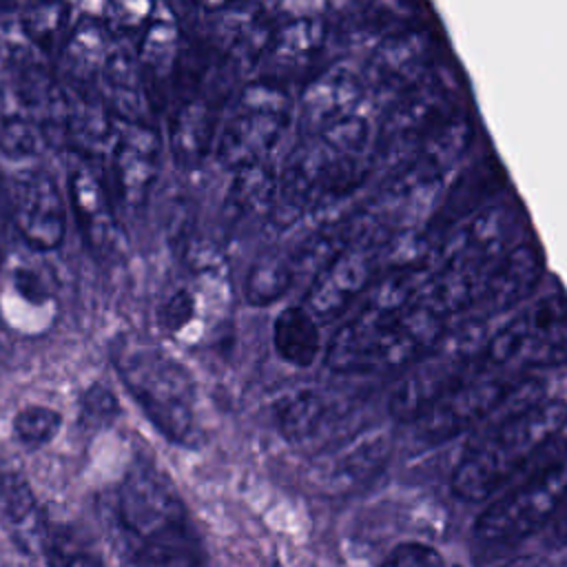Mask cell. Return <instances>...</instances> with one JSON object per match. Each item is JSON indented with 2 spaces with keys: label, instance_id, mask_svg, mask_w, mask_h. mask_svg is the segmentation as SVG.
I'll list each match as a JSON object with an SVG mask.
<instances>
[{
  "label": "cell",
  "instance_id": "28",
  "mask_svg": "<svg viewBox=\"0 0 567 567\" xmlns=\"http://www.w3.org/2000/svg\"><path fill=\"white\" fill-rule=\"evenodd\" d=\"M501 184H503V175L492 159H483V162L474 164L472 168H467L465 173H461L456 177V182H454L450 195L445 197V202L441 204L439 215H436L434 224L430 226V230L439 228L436 235L441 239L456 224L465 221L467 217H472L474 213L485 208L489 193L498 190Z\"/></svg>",
  "mask_w": 567,
  "mask_h": 567
},
{
  "label": "cell",
  "instance_id": "5",
  "mask_svg": "<svg viewBox=\"0 0 567 567\" xmlns=\"http://www.w3.org/2000/svg\"><path fill=\"white\" fill-rule=\"evenodd\" d=\"M567 503V439L556 436L554 447L503 489L476 518L474 534L485 543H514L549 525Z\"/></svg>",
  "mask_w": 567,
  "mask_h": 567
},
{
  "label": "cell",
  "instance_id": "7",
  "mask_svg": "<svg viewBox=\"0 0 567 567\" xmlns=\"http://www.w3.org/2000/svg\"><path fill=\"white\" fill-rule=\"evenodd\" d=\"M292 117L295 100L284 84L270 78L248 82L217 131L215 155L219 164L239 171L270 159Z\"/></svg>",
  "mask_w": 567,
  "mask_h": 567
},
{
  "label": "cell",
  "instance_id": "23",
  "mask_svg": "<svg viewBox=\"0 0 567 567\" xmlns=\"http://www.w3.org/2000/svg\"><path fill=\"white\" fill-rule=\"evenodd\" d=\"M42 146L44 137L24 100L7 51H0V155L7 159H29Z\"/></svg>",
  "mask_w": 567,
  "mask_h": 567
},
{
  "label": "cell",
  "instance_id": "1",
  "mask_svg": "<svg viewBox=\"0 0 567 567\" xmlns=\"http://www.w3.org/2000/svg\"><path fill=\"white\" fill-rule=\"evenodd\" d=\"M372 146L374 128L363 113L299 137L277 173L272 217L288 226L357 190L372 168Z\"/></svg>",
  "mask_w": 567,
  "mask_h": 567
},
{
  "label": "cell",
  "instance_id": "21",
  "mask_svg": "<svg viewBox=\"0 0 567 567\" xmlns=\"http://www.w3.org/2000/svg\"><path fill=\"white\" fill-rule=\"evenodd\" d=\"M69 195L75 221L89 248L97 255H111L120 241L117 221L95 168L80 155L69 171Z\"/></svg>",
  "mask_w": 567,
  "mask_h": 567
},
{
  "label": "cell",
  "instance_id": "2",
  "mask_svg": "<svg viewBox=\"0 0 567 567\" xmlns=\"http://www.w3.org/2000/svg\"><path fill=\"white\" fill-rule=\"evenodd\" d=\"M565 421L567 403L543 396L487 423L454 467V496L481 503L503 492L554 447Z\"/></svg>",
  "mask_w": 567,
  "mask_h": 567
},
{
  "label": "cell",
  "instance_id": "22",
  "mask_svg": "<svg viewBox=\"0 0 567 567\" xmlns=\"http://www.w3.org/2000/svg\"><path fill=\"white\" fill-rule=\"evenodd\" d=\"M4 321L24 334H40L55 321V297L49 284L29 266H13L0 290Z\"/></svg>",
  "mask_w": 567,
  "mask_h": 567
},
{
  "label": "cell",
  "instance_id": "39",
  "mask_svg": "<svg viewBox=\"0 0 567 567\" xmlns=\"http://www.w3.org/2000/svg\"><path fill=\"white\" fill-rule=\"evenodd\" d=\"M82 412L86 416H93V419H111L120 412V405H117V399L113 396V392L100 383L91 385L84 396H82Z\"/></svg>",
  "mask_w": 567,
  "mask_h": 567
},
{
  "label": "cell",
  "instance_id": "14",
  "mask_svg": "<svg viewBox=\"0 0 567 567\" xmlns=\"http://www.w3.org/2000/svg\"><path fill=\"white\" fill-rule=\"evenodd\" d=\"M441 38L427 27H405L383 35L370 51L361 78L377 93H401L439 66Z\"/></svg>",
  "mask_w": 567,
  "mask_h": 567
},
{
  "label": "cell",
  "instance_id": "6",
  "mask_svg": "<svg viewBox=\"0 0 567 567\" xmlns=\"http://www.w3.org/2000/svg\"><path fill=\"white\" fill-rule=\"evenodd\" d=\"M461 80L456 71L436 66L412 86L403 89L381 115L374 131L372 166H403L412 153L445 122L458 115Z\"/></svg>",
  "mask_w": 567,
  "mask_h": 567
},
{
  "label": "cell",
  "instance_id": "24",
  "mask_svg": "<svg viewBox=\"0 0 567 567\" xmlns=\"http://www.w3.org/2000/svg\"><path fill=\"white\" fill-rule=\"evenodd\" d=\"M0 518L20 551L42 556L51 520L38 505L29 483L18 474L0 478Z\"/></svg>",
  "mask_w": 567,
  "mask_h": 567
},
{
  "label": "cell",
  "instance_id": "34",
  "mask_svg": "<svg viewBox=\"0 0 567 567\" xmlns=\"http://www.w3.org/2000/svg\"><path fill=\"white\" fill-rule=\"evenodd\" d=\"M42 556L49 567H104V556L97 543L75 525L49 523Z\"/></svg>",
  "mask_w": 567,
  "mask_h": 567
},
{
  "label": "cell",
  "instance_id": "8",
  "mask_svg": "<svg viewBox=\"0 0 567 567\" xmlns=\"http://www.w3.org/2000/svg\"><path fill=\"white\" fill-rule=\"evenodd\" d=\"M540 381L523 372L481 370L432 412L416 421L419 439L430 445L445 443L476 425L543 399Z\"/></svg>",
  "mask_w": 567,
  "mask_h": 567
},
{
  "label": "cell",
  "instance_id": "10",
  "mask_svg": "<svg viewBox=\"0 0 567 567\" xmlns=\"http://www.w3.org/2000/svg\"><path fill=\"white\" fill-rule=\"evenodd\" d=\"M279 434L295 447L326 454L359 434V405L341 394L301 388L272 403Z\"/></svg>",
  "mask_w": 567,
  "mask_h": 567
},
{
  "label": "cell",
  "instance_id": "30",
  "mask_svg": "<svg viewBox=\"0 0 567 567\" xmlns=\"http://www.w3.org/2000/svg\"><path fill=\"white\" fill-rule=\"evenodd\" d=\"M277 197V171L272 164L259 162L246 168L235 171V179L230 184L226 197V217L233 224H246L272 215Z\"/></svg>",
  "mask_w": 567,
  "mask_h": 567
},
{
  "label": "cell",
  "instance_id": "17",
  "mask_svg": "<svg viewBox=\"0 0 567 567\" xmlns=\"http://www.w3.org/2000/svg\"><path fill=\"white\" fill-rule=\"evenodd\" d=\"M159 168V137L151 124H122L111 142V171L120 197L140 206L148 197Z\"/></svg>",
  "mask_w": 567,
  "mask_h": 567
},
{
  "label": "cell",
  "instance_id": "13",
  "mask_svg": "<svg viewBox=\"0 0 567 567\" xmlns=\"http://www.w3.org/2000/svg\"><path fill=\"white\" fill-rule=\"evenodd\" d=\"M487 365L485 357L478 359L461 346L441 354H425L392 390L390 414L401 423H416Z\"/></svg>",
  "mask_w": 567,
  "mask_h": 567
},
{
  "label": "cell",
  "instance_id": "26",
  "mask_svg": "<svg viewBox=\"0 0 567 567\" xmlns=\"http://www.w3.org/2000/svg\"><path fill=\"white\" fill-rule=\"evenodd\" d=\"M122 567H206V551L190 523L122 545Z\"/></svg>",
  "mask_w": 567,
  "mask_h": 567
},
{
  "label": "cell",
  "instance_id": "27",
  "mask_svg": "<svg viewBox=\"0 0 567 567\" xmlns=\"http://www.w3.org/2000/svg\"><path fill=\"white\" fill-rule=\"evenodd\" d=\"M135 53L153 100V93L164 91V86L168 84L179 53L177 18L173 16L168 4L153 7L151 20L135 44Z\"/></svg>",
  "mask_w": 567,
  "mask_h": 567
},
{
  "label": "cell",
  "instance_id": "11",
  "mask_svg": "<svg viewBox=\"0 0 567 567\" xmlns=\"http://www.w3.org/2000/svg\"><path fill=\"white\" fill-rule=\"evenodd\" d=\"M184 503L173 483L148 461H135L115 496V525L122 545H131L186 523Z\"/></svg>",
  "mask_w": 567,
  "mask_h": 567
},
{
  "label": "cell",
  "instance_id": "18",
  "mask_svg": "<svg viewBox=\"0 0 567 567\" xmlns=\"http://www.w3.org/2000/svg\"><path fill=\"white\" fill-rule=\"evenodd\" d=\"M543 252L536 241H523L512 246L494 266L487 286L474 306L472 323H481L485 317H496L520 301H525L543 277Z\"/></svg>",
  "mask_w": 567,
  "mask_h": 567
},
{
  "label": "cell",
  "instance_id": "25",
  "mask_svg": "<svg viewBox=\"0 0 567 567\" xmlns=\"http://www.w3.org/2000/svg\"><path fill=\"white\" fill-rule=\"evenodd\" d=\"M328 40V20L306 7L303 13L290 7L288 16H275V29L264 58L279 69L306 66Z\"/></svg>",
  "mask_w": 567,
  "mask_h": 567
},
{
  "label": "cell",
  "instance_id": "19",
  "mask_svg": "<svg viewBox=\"0 0 567 567\" xmlns=\"http://www.w3.org/2000/svg\"><path fill=\"white\" fill-rule=\"evenodd\" d=\"M219 95L210 89H195L173 106L168 120V142L175 164L195 168L217 140Z\"/></svg>",
  "mask_w": 567,
  "mask_h": 567
},
{
  "label": "cell",
  "instance_id": "40",
  "mask_svg": "<svg viewBox=\"0 0 567 567\" xmlns=\"http://www.w3.org/2000/svg\"><path fill=\"white\" fill-rule=\"evenodd\" d=\"M551 538L560 545H567V503L563 505V509L551 520Z\"/></svg>",
  "mask_w": 567,
  "mask_h": 567
},
{
  "label": "cell",
  "instance_id": "3",
  "mask_svg": "<svg viewBox=\"0 0 567 567\" xmlns=\"http://www.w3.org/2000/svg\"><path fill=\"white\" fill-rule=\"evenodd\" d=\"M111 361L140 410L168 441L184 447L206 441L197 385L177 359L144 337L120 334Z\"/></svg>",
  "mask_w": 567,
  "mask_h": 567
},
{
  "label": "cell",
  "instance_id": "35",
  "mask_svg": "<svg viewBox=\"0 0 567 567\" xmlns=\"http://www.w3.org/2000/svg\"><path fill=\"white\" fill-rule=\"evenodd\" d=\"M69 13L71 7L64 2L29 4L20 16L29 47L35 51H51L69 22Z\"/></svg>",
  "mask_w": 567,
  "mask_h": 567
},
{
  "label": "cell",
  "instance_id": "9",
  "mask_svg": "<svg viewBox=\"0 0 567 567\" xmlns=\"http://www.w3.org/2000/svg\"><path fill=\"white\" fill-rule=\"evenodd\" d=\"M494 368L534 372L567 363V295L551 292L514 312L485 343Z\"/></svg>",
  "mask_w": 567,
  "mask_h": 567
},
{
  "label": "cell",
  "instance_id": "4",
  "mask_svg": "<svg viewBox=\"0 0 567 567\" xmlns=\"http://www.w3.org/2000/svg\"><path fill=\"white\" fill-rule=\"evenodd\" d=\"M447 319L423 295L401 315L374 317L354 310L343 321L328 348L326 365L341 374H370L394 370L423 359L445 339Z\"/></svg>",
  "mask_w": 567,
  "mask_h": 567
},
{
  "label": "cell",
  "instance_id": "31",
  "mask_svg": "<svg viewBox=\"0 0 567 567\" xmlns=\"http://www.w3.org/2000/svg\"><path fill=\"white\" fill-rule=\"evenodd\" d=\"M272 346L286 363L308 368L321 352V330L317 317L303 306H286L272 323Z\"/></svg>",
  "mask_w": 567,
  "mask_h": 567
},
{
  "label": "cell",
  "instance_id": "16",
  "mask_svg": "<svg viewBox=\"0 0 567 567\" xmlns=\"http://www.w3.org/2000/svg\"><path fill=\"white\" fill-rule=\"evenodd\" d=\"M365 82L346 64H332L310 78L299 97V137L319 135L326 128L363 113Z\"/></svg>",
  "mask_w": 567,
  "mask_h": 567
},
{
  "label": "cell",
  "instance_id": "38",
  "mask_svg": "<svg viewBox=\"0 0 567 567\" xmlns=\"http://www.w3.org/2000/svg\"><path fill=\"white\" fill-rule=\"evenodd\" d=\"M381 567H445L443 556L423 543H401L396 545Z\"/></svg>",
  "mask_w": 567,
  "mask_h": 567
},
{
  "label": "cell",
  "instance_id": "33",
  "mask_svg": "<svg viewBox=\"0 0 567 567\" xmlns=\"http://www.w3.org/2000/svg\"><path fill=\"white\" fill-rule=\"evenodd\" d=\"M295 281L292 259L279 250L261 252L246 272L244 297L252 306H268L281 299Z\"/></svg>",
  "mask_w": 567,
  "mask_h": 567
},
{
  "label": "cell",
  "instance_id": "37",
  "mask_svg": "<svg viewBox=\"0 0 567 567\" xmlns=\"http://www.w3.org/2000/svg\"><path fill=\"white\" fill-rule=\"evenodd\" d=\"M62 425L60 412L47 405H27L13 416V434L29 447L49 443Z\"/></svg>",
  "mask_w": 567,
  "mask_h": 567
},
{
  "label": "cell",
  "instance_id": "36",
  "mask_svg": "<svg viewBox=\"0 0 567 567\" xmlns=\"http://www.w3.org/2000/svg\"><path fill=\"white\" fill-rule=\"evenodd\" d=\"M151 2H111L104 7V16H102V24L109 33V38H113L120 44H128V40H140V35L144 33L151 13H153Z\"/></svg>",
  "mask_w": 567,
  "mask_h": 567
},
{
  "label": "cell",
  "instance_id": "29",
  "mask_svg": "<svg viewBox=\"0 0 567 567\" xmlns=\"http://www.w3.org/2000/svg\"><path fill=\"white\" fill-rule=\"evenodd\" d=\"M109 53V33L97 16H82L64 44V75L69 86H97L104 58Z\"/></svg>",
  "mask_w": 567,
  "mask_h": 567
},
{
  "label": "cell",
  "instance_id": "12",
  "mask_svg": "<svg viewBox=\"0 0 567 567\" xmlns=\"http://www.w3.org/2000/svg\"><path fill=\"white\" fill-rule=\"evenodd\" d=\"M385 239L365 230L357 219L352 241L334 255L315 277L306 292V308L319 319H337L343 310L363 297L377 279L383 259Z\"/></svg>",
  "mask_w": 567,
  "mask_h": 567
},
{
  "label": "cell",
  "instance_id": "20",
  "mask_svg": "<svg viewBox=\"0 0 567 567\" xmlns=\"http://www.w3.org/2000/svg\"><path fill=\"white\" fill-rule=\"evenodd\" d=\"M97 84L109 113L120 117L122 124H148L153 102L142 64L131 44L115 42L109 47Z\"/></svg>",
  "mask_w": 567,
  "mask_h": 567
},
{
  "label": "cell",
  "instance_id": "32",
  "mask_svg": "<svg viewBox=\"0 0 567 567\" xmlns=\"http://www.w3.org/2000/svg\"><path fill=\"white\" fill-rule=\"evenodd\" d=\"M357 436L330 450L334 452V456L330 458V467H326L323 472V478L330 487H350L354 483H361L383 465L388 456L385 434L372 432L359 441Z\"/></svg>",
  "mask_w": 567,
  "mask_h": 567
},
{
  "label": "cell",
  "instance_id": "15",
  "mask_svg": "<svg viewBox=\"0 0 567 567\" xmlns=\"http://www.w3.org/2000/svg\"><path fill=\"white\" fill-rule=\"evenodd\" d=\"M11 217L24 244L38 252L55 250L66 235V206L44 171L18 175L11 193Z\"/></svg>",
  "mask_w": 567,
  "mask_h": 567
}]
</instances>
